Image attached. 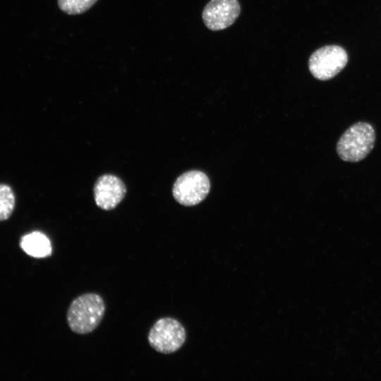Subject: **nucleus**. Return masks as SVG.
<instances>
[{"label": "nucleus", "instance_id": "nucleus-1", "mask_svg": "<svg viewBox=\"0 0 381 381\" xmlns=\"http://www.w3.org/2000/svg\"><path fill=\"white\" fill-rule=\"evenodd\" d=\"M105 303L97 294L87 293L75 298L67 311V323L72 332L86 334L100 324L105 313Z\"/></svg>", "mask_w": 381, "mask_h": 381}, {"label": "nucleus", "instance_id": "nucleus-2", "mask_svg": "<svg viewBox=\"0 0 381 381\" xmlns=\"http://www.w3.org/2000/svg\"><path fill=\"white\" fill-rule=\"evenodd\" d=\"M375 141L373 127L366 122H357L340 137L337 145V152L343 161L357 162L365 158L371 152Z\"/></svg>", "mask_w": 381, "mask_h": 381}, {"label": "nucleus", "instance_id": "nucleus-3", "mask_svg": "<svg viewBox=\"0 0 381 381\" xmlns=\"http://www.w3.org/2000/svg\"><path fill=\"white\" fill-rule=\"evenodd\" d=\"M186 333L176 319L162 318L151 327L147 335L150 346L156 351L169 354L178 351L184 344Z\"/></svg>", "mask_w": 381, "mask_h": 381}, {"label": "nucleus", "instance_id": "nucleus-4", "mask_svg": "<svg viewBox=\"0 0 381 381\" xmlns=\"http://www.w3.org/2000/svg\"><path fill=\"white\" fill-rule=\"evenodd\" d=\"M348 54L338 45L325 46L310 56L308 67L311 74L320 80H327L337 75L346 65Z\"/></svg>", "mask_w": 381, "mask_h": 381}, {"label": "nucleus", "instance_id": "nucleus-5", "mask_svg": "<svg viewBox=\"0 0 381 381\" xmlns=\"http://www.w3.org/2000/svg\"><path fill=\"white\" fill-rule=\"evenodd\" d=\"M210 187V181L203 172L190 171L177 178L173 186V195L180 204L193 206L204 200Z\"/></svg>", "mask_w": 381, "mask_h": 381}, {"label": "nucleus", "instance_id": "nucleus-6", "mask_svg": "<svg viewBox=\"0 0 381 381\" xmlns=\"http://www.w3.org/2000/svg\"><path fill=\"white\" fill-rule=\"evenodd\" d=\"M240 12L238 0H210L204 8L202 17L208 29L217 31L231 25Z\"/></svg>", "mask_w": 381, "mask_h": 381}, {"label": "nucleus", "instance_id": "nucleus-7", "mask_svg": "<svg viewBox=\"0 0 381 381\" xmlns=\"http://www.w3.org/2000/svg\"><path fill=\"white\" fill-rule=\"evenodd\" d=\"M126 188L123 182L112 174L99 176L94 186L96 205L104 210L115 208L123 199Z\"/></svg>", "mask_w": 381, "mask_h": 381}, {"label": "nucleus", "instance_id": "nucleus-8", "mask_svg": "<svg viewBox=\"0 0 381 381\" xmlns=\"http://www.w3.org/2000/svg\"><path fill=\"white\" fill-rule=\"evenodd\" d=\"M20 245L28 255L37 258L49 256L52 251L49 239L40 231H33L24 235Z\"/></svg>", "mask_w": 381, "mask_h": 381}, {"label": "nucleus", "instance_id": "nucleus-9", "mask_svg": "<svg viewBox=\"0 0 381 381\" xmlns=\"http://www.w3.org/2000/svg\"><path fill=\"white\" fill-rule=\"evenodd\" d=\"M16 205V196L11 187L0 183V222L8 219Z\"/></svg>", "mask_w": 381, "mask_h": 381}, {"label": "nucleus", "instance_id": "nucleus-10", "mask_svg": "<svg viewBox=\"0 0 381 381\" xmlns=\"http://www.w3.org/2000/svg\"><path fill=\"white\" fill-rule=\"evenodd\" d=\"M97 0H58L59 8L68 15L81 14L90 9Z\"/></svg>", "mask_w": 381, "mask_h": 381}]
</instances>
